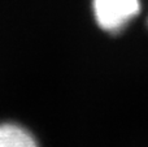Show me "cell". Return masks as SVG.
I'll list each match as a JSON object with an SVG mask.
<instances>
[{
	"instance_id": "obj_2",
	"label": "cell",
	"mask_w": 148,
	"mask_h": 147,
	"mask_svg": "<svg viewBox=\"0 0 148 147\" xmlns=\"http://www.w3.org/2000/svg\"><path fill=\"white\" fill-rule=\"evenodd\" d=\"M0 147H38V142L23 126L4 122L0 124Z\"/></svg>"
},
{
	"instance_id": "obj_1",
	"label": "cell",
	"mask_w": 148,
	"mask_h": 147,
	"mask_svg": "<svg viewBox=\"0 0 148 147\" xmlns=\"http://www.w3.org/2000/svg\"><path fill=\"white\" fill-rule=\"evenodd\" d=\"M94 16L104 31L116 34L122 31L140 12L139 0H94Z\"/></svg>"
}]
</instances>
